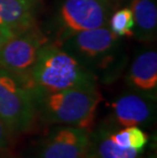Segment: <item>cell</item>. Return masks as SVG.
Returning a JSON list of instances; mask_svg holds the SVG:
<instances>
[{
	"mask_svg": "<svg viewBox=\"0 0 157 158\" xmlns=\"http://www.w3.org/2000/svg\"><path fill=\"white\" fill-rule=\"evenodd\" d=\"M58 46L105 84L118 79L125 68L121 37L107 26L78 33Z\"/></svg>",
	"mask_w": 157,
	"mask_h": 158,
	"instance_id": "cell-1",
	"label": "cell"
},
{
	"mask_svg": "<svg viewBox=\"0 0 157 158\" xmlns=\"http://www.w3.org/2000/svg\"><path fill=\"white\" fill-rule=\"evenodd\" d=\"M96 77L54 43L46 44L30 73L29 86L35 96L75 88L97 87Z\"/></svg>",
	"mask_w": 157,
	"mask_h": 158,
	"instance_id": "cell-2",
	"label": "cell"
},
{
	"mask_svg": "<svg viewBox=\"0 0 157 158\" xmlns=\"http://www.w3.org/2000/svg\"><path fill=\"white\" fill-rule=\"evenodd\" d=\"M102 95L97 87L75 88L34 97L37 113L46 123L92 132Z\"/></svg>",
	"mask_w": 157,
	"mask_h": 158,
	"instance_id": "cell-3",
	"label": "cell"
},
{
	"mask_svg": "<svg viewBox=\"0 0 157 158\" xmlns=\"http://www.w3.org/2000/svg\"><path fill=\"white\" fill-rule=\"evenodd\" d=\"M36 115L28 81L0 68V119L11 133H24L31 129Z\"/></svg>",
	"mask_w": 157,
	"mask_h": 158,
	"instance_id": "cell-4",
	"label": "cell"
},
{
	"mask_svg": "<svg viewBox=\"0 0 157 158\" xmlns=\"http://www.w3.org/2000/svg\"><path fill=\"white\" fill-rule=\"evenodd\" d=\"M111 6L109 0H63L55 15L54 44L78 33L107 26Z\"/></svg>",
	"mask_w": 157,
	"mask_h": 158,
	"instance_id": "cell-5",
	"label": "cell"
},
{
	"mask_svg": "<svg viewBox=\"0 0 157 158\" xmlns=\"http://www.w3.org/2000/svg\"><path fill=\"white\" fill-rule=\"evenodd\" d=\"M49 43L48 37L34 25L11 37L0 50V68L25 78L30 73L41 49Z\"/></svg>",
	"mask_w": 157,
	"mask_h": 158,
	"instance_id": "cell-6",
	"label": "cell"
},
{
	"mask_svg": "<svg viewBox=\"0 0 157 158\" xmlns=\"http://www.w3.org/2000/svg\"><path fill=\"white\" fill-rule=\"evenodd\" d=\"M91 132L71 126L58 127L39 144L34 158H85Z\"/></svg>",
	"mask_w": 157,
	"mask_h": 158,
	"instance_id": "cell-7",
	"label": "cell"
},
{
	"mask_svg": "<svg viewBox=\"0 0 157 158\" xmlns=\"http://www.w3.org/2000/svg\"><path fill=\"white\" fill-rule=\"evenodd\" d=\"M155 117V100L135 91L122 94L110 104L109 123L115 127L149 126Z\"/></svg>",
	"mask_w": 157,
	"mask_h": 158,
	"instance_id": "cell-8",
	"label": "cell"
},
{
	"mask_svg": "<svg viewBox=\"0 0 157 158\" xmlns=\"http://www.w3.org/2000/svg\"><path fill=\"white\" fill-rule=\"evenodd\" d=\"M126 83L132 91L156 100L157 93V52L144 50L137 55L126 76Z\"/></svg>",
	"mask_w": 157,
	"mask_h": 158,
	"instance_id": "cell-9",
	"label": "cell"
},
{
	"mask_svg": "<svg viewBox=\"0 0 157 158\" xmlns=\"http://www.w3.org/2000/svg\"><path fill=\"white\" fill-rule=\"evenodd\" d=\"M33 0H0V27L13 33L36 25Z\"/></svg>",
	"mask_w": 157,
	"mask_h": 158,
	"instance_id": "cell-10",
	"label": "cell"
},
{
	"mask_svg": "<svg viewBox=\"0 0 157 158\" xmlns=\"http://www.w3.org/2000/svg\"><path fill=\"white\" fill-rule=\"evenodd\" d=\"M112 124L105 123L90 134V144L87 156L92 158H141V151L125 149L111 139Z\"/></svg>",
	"mask_w": 157,
	"mask_h": 158,
	"instance_id": "cell-11",
	"label": "cell"
},
{
	"mask_svg": "<svg viewBox=\"0 0 157 158\" xmlns=\"http://www.w3.org/2000/svg\"><path fill=\"white\" fill-rule=\"evenodd\" d=\"M129 7L134 18V38L141 42L155 40L157 34V6L155 0H132Z\"/></svg>",
	"mask_w": 157,
	"mask_h": 158,
	"instance_id": "cell-12",
	"label": "cell"
},
{
	"mask_svg": "<svg viewBox=\"0 0 157 158\" xmlns=\"http://www.w3.org/2000/svg\"><path fill=\"white\" fill-rule=\"evenodd\" d=\"M111 139L116 145L125 149H134L137 151H144L148 142L147 134L140 127H126L121 130L113 127L111 131Z\"/></svg>",
	"mask_w": 157,
	"mask_h": 158,
	"instance_id": "cell-13",
	"label": "cell"
},
{
	"mask_svg": "<svg viewBox=\"0 0 157 158\" xmlns=\"http://www.w3.org/2000/svg\"><path fill=\"white\" fill-rule=\"evenodd\" d=\"M107 27L118 37H133L134 18L130 7H122L112 12L109 16Z\"/></svg>",
	"mask_w": 157,
	"mask_h": 158,
	"instance_id": "cell-14",
	"label": "cell"
},
{
	"mask_svg": "<svg viewBox=\"0 0 157 158\" xmlns=\"http://www.w3.org/2000/svg\"><path fill=\"white\" fill-rule=\"evenodd\" d=\"M10 133L8 127L0 119V153L7 149L10 142Z\"/></svg>",
	"mask_w": 157,
	"mask_h": 158,
	"instance_id": "cell-15",
	"label": "cell"
},
{
	"mask_svg": "<svg viewBox=\"0 0 157 158\" xmlns=\"http://www.w3.org/2000/svg\"><path fill=\"white\" fill-rule=\"evenodd\" d=\"M14 35L15 34H13L10 30L3 28V27H0V50L4 46L5 43Z\"/></svg>",
	"mask_w": 157,
	"mask_h": 158,
	"instance_id": "cell-16",
	"label": "cell"
},
{
	"mask_svg": "<svg viewBox=\"0 0 157 158\" xmlns=\"http://www.w3.org/2000/svg\"><path fill=\"white\" fill-rule=\"evenodd\" d=\"M109 1H110V0H109Z\"/></svg>",
	"mask_w": 157,
	"mask_h": 158,
	"instance_id": "cell-17",
	"label": "cell"
}]
</instances>
